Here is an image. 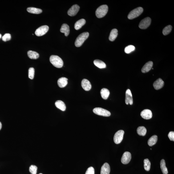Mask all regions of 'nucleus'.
<instances>
[{
    "instance_id": "1",
    "label": "nucleus",
    "mask_w": 174,
    "mask_h": 174,
    "mask_svg": "<svg viewBox=\"0 0 174 174\" xmlns=\"http://www.w3.org/2000/svg\"><path fill=\"white\" fill-rule=\"evenodd\" d=\"M50 61L53 65L58 68H60L63 66V60L58 56L51 55L50 58Z\"/></svg>"
},
{
    "instance_id": "2",
    "label": "nucleus",
    "mask_w": 174,
    "mask_h": 174,
    "mask_svg": "<svg viewBox=\"0 0 174 174\" xmlns=\"http://www.w3.org/2000/svg\"><path fill=\"white\" fill-rule=\"evenodd\" d=\"M108 6L107 5H102L100 6L95 12L97 17L98 18H101L105 16L108 12Z\"/></svg>"
},
{
    "instance_id": "3",
    "label": "nucleus",
    "mask_w": 174,
    "mask_h": 174,
    "mask_svg": "<svg viewBox=\"0 0 174 174\" xmlns=\"http://www.w3.org/2000/svg\"><path fill=\"white\" fill-rule=\"evenodd\" d=\"M89 36L88 32H83L80 34L77 37L75 42V46L77 47H80L82 46L85 41L87 39Z\"/></svg>"
},
{
    "instance_id": "4",
    "label": "nucleus",
    "mask_w": 174,
    "mask_h": 174,
    "mask_svg": "<svg viewBox=\"0 0 174 174\" xmlns=\"http://www.w3.org/2000/svg\"><path fill=\"white\" fill-rule=\"evenodd\" d=\"M143 8L141 7L134 9L129 14L128 16V19H133L139 16L143 12Z\"/></svg>"
},
{
    "instance_id": "5",
    "label": "nucleus",
    "mask_w": 174,
    "mask_h": 174,
    "mask_svg": "<svg viewBox=\"0 0 174 174\" xmlns=\"http://www.w3.org/2000/svg\"><path fill=\"white\" fill-rule=\"evenodd\" d=\"M93 112L96 115L103 116H109L111 115V113L109 111L100 107H96L94 108L93 110Z\"/></svg>"
},
{
    "instance_id": "6",
    "label": "nucleus",
    "mask_w": 174,
    "mask_h": 174,
    "mask_svg": "<svg viewBox=\"0 0 174 174\" xmlns=\"http://www.w3.org/2000/svg\"><path fill=\"white\" fill-rule=\"evenodd\" d=\"M124 131L123 130L118 131L115 134L114 137V142L116 144L120 143L123 140Z\"/></svg>"
},
{
    "instance_id": "7",
    "label": "nucleus",
    "mask_w": 174,
    "mask_h": 174,
    "mask_svg": "<svg viewBox=\"0 0 174 174\" xmlns=\"http://www.w3.org/2000/svg\"><path fill=\"white\" fill-rule=\"evenodd\" d=\"M151 19L149 17H147L141 21L139 25L140 29H146L151 24Z\"/></svg>"
},
{
    "instance_id": "8",
    "label": "nucleus",
    "mask_w": 174,
    "mask_h": 174,
    "mask_svg": "<svg viewBox=\"0 0 174 174\" xmlns=\"http://www.w3.org/2000/svg\"><path fill=\"white\" fill-rule=\"evenodd\" d=\"M49 27L46 25H44L37 29L35 32L36 35L38 36H41L44 35L48 31Z\"/></svg>"
},
{
    "instance_id": "9",
    "label": "nucleus",
    "mask_w": 174,
    "mask_h": 174,
    "mask_svg": "<svg viewBox=\"0 0 174 174\" xmlns=\"http://www.w3.org/2000/svg\"><path fill=\"white\" fill-rule=\"evenodd\" d=\"M131 158L130 153L128 152H126L123 154L122 156L121 161L123 164H128L130 161Z\"/></svg>"
},
{
    "instance_id": "10",
    "label": "nucleus",
    "mask_w": 174,
    "mask_h": 174,
    "mask_svg": "<svg viewBox=\"0 0 174 174\" xmlns=\"http://www.w3.org/2000/svg\"><path fill=\"white\" fill-rule=\"evenodd\" d=\"M79 6L78 5H73L68 10L67 12V14L70 16H74L76 15L77 13L79 11Z\"/></svg>"
},
{
    "instance_id": "11",
    "label": "nucleus",
    "mask_w": 174,
    "mask_h": 174,
    "mask_svg": "<svg viewBox=\"0 0 174 174\" xmlns=\"http://www.w3.org/2000/svg\"><path fill=\"white\" fill-rule=\"evenodd\" d=\"M141 115L143 119L148 120L152 118V111L149 109H144L141 113Z\"/></svg>"
},
{
    "instance_id": "12",
    "label": "nucleus",
    "mask_w": 174,
    "mask_h": 174,
    "mask_svg": "<svg viewBox=\"0 0 174 174\" xmlns=\"http://www.w3.org/2000/svg\"><path fill=\"white\" fill-rule=\"evenodd\" d=\"M132 95L131 90L129 89H127L126 92L125 102L126 104L128 105L129 103L130 105L133 104Z\"/></svg>"
},
{
    "instance_id": "13",
    "label": "nucleus",
    "mask_w": 174,
    "mask_h": 174,
    "mask_svg": "<svg viewBox=\"0 0 174 174\" xmlns=\"http://www.w3.org/2000/svg\"><path fill=\"white\" fill-rule=\"evenodd\" d=\"M164 85V82L161 78H159L154 82L153 86L155 90L160 89Z\"/></svg>"
},
{
    "instance_id": "14",
    "label": "nucleus",
    "mask_w": 174,
    "mask_h": 174,
    "mask_svg": "<svg viewBox=\"0 0 174 174\" xmlns=\"http://www.w3.org/2000/svg\"><path fill=\"white\" fill-rule=\"evenodd\" d=\"M81 86L83 89L86 91H88L91 89L92 86L89 81L88 80L84 79L82 80Z\"/></svg>"
},
{
    "instance_id": "15",
    "label": "nucleus",
    "mask_w": 174,
    "mask_h": 174,
    "mask_svg": "<svg viewBox=\"0 0 174 174\" xmlns=\"http://www.w3.org/2000/svg\"><path fill=\"white\" fill-rule=\"evenodd\" d=\"M153 64V62L151 61L146 63L142 69V72L146 73L148 72L152 68Z\"/></svg>"
},
{
    "instance_id": "16",
    "label": "nucleus",
    "mask_w": 174,
    "mask_h": 174,
    "mask_svg": "<svg viewBox=\"0 0 174 174\" xmlns=\"http://www.w3.org/2000/svg\"><path fill=\"white\" fill-rule=\"evenodd\" d=\"M110 172L109 165L107 163H105L101 169V174H109Z\"/></svg>"
},
{
    "instance_id": "17",
    "label": "nucleus",
    "mask_w": 174,
    "mask_h": 174,
    "mask_svg": "<svg viewBox=\"0 0 174 174\" xmlns=\"http://www.w3.org/2000/svg\"><path fill=\"white\" fill-rule=\"evenodd\" d=\"M67 78H64V77L60 78L58 81V86L60 88L65 87L67 84Z\"/></svg>"
},
{
    "instance_id": "18",
    "label": "nucleus",
    "mask_w": 174,
    "mask_h": 174,
    "mask_svg": "<svg viewBox=\"0 0 174 174\" xmlns=\"http://www.w3.org/2000/svg\"><path fill=\"white\" fill-rule=\"evenodd\" d=\"M60 31L61 32L64 33L66 36H67L69 34V27L67 24H64L62 25Z\"/></svg>"
},
{
    "instance_id": "19",
    "label": "nucleus",
    "mask_w": 174,
    "mask_h": 174,
    "mask_svg": "<svg viewBox=\"0 0 174 174\" xmlns=\"http://www.w3.org/2000/svg\"><path fill=\"white\" fill-rule=\"evenodd\" d=\"M55 106L56 107L62 111H65L66 107L65 104L64 102L61 100L57 101L55 102Z\"/></svg>"
},
{
    "instance_id": "20",
    "label": "nucleus",
    "mask_w": 174,
    "mask_h": 174,
    "mask_svg": "<svg viewBox=\"0 0 174 174\" xmlns=\"http://www.w3.org/2000/svg\"><path fill=\"white\" fill-rule=\"evenodd\" d=\"M86 21L84 19H81L77 21L75 23L74 26L75 29L76 30L80 29L86 24Z\"/></svg>"
},
{
    "instance_id": "21",
    "label": "nucleus",
    "mask_w": 174,
    "mask_h": 174,
    "mask_svg": "<svg viewBox=\"0 0 174 174\" xmlns=\"http://www.w3.org/2000/svg\"><path fill=\"white\" fill-rule=\"evenodd\" d=\"M118 36V30L116 29H113L110 32L109 39L111 41L115 40Z\"/></svg>"
},
{
    "instance_id": "22",
    "label": "nucleus",
    "mask_w": 174,
    "mask_h": 174,
    "mask_svg": "<svg viewBox=\"0 0 174 174\" xmlns=\"http://www.w3.org/2000/svg\"><path fill=\"white\" fill-rule=\"evenodd\" d=\"M100 94L102 98L103 99L106 100L108 98L109 95L110 93L109 90L107 88H103L102 89L100 92Z\"/></svg>"
},
{
    "instance_id": "23",
    "label": "nucleus",
    "mask_w": 174,
    "mask_h": 174,
    "mask_svg": "<svg viewBox=\"0 0 174 174\" xmlns=\"http://www.w3.org/2000/svg\"><path fill=\"white\" fill-rule=\"evenodd\" d=\"M94 63L95 66L100 68H104L106 67V64L99 60H95L94 61Z\"/></svg>"
},
{
    "instance_id": "24",
    "label": "nucleus",
    "mask_w": 174,
    "mask_h": 174,
    "mask_svg": "<svg viewBox=\"0 0 174 174\" xmlns=\"http://www.w3.org/2000/svg\"><path fill=\"white\" fill-rule=\"evenodd\" d=\"M28 56L31 59H37L39 57V54L35 51L30 50L27 52Z\"/></svg>"
},
{
    "instance_id": "25",
    "label": "nucleus",
    "mask_w": 174,
    "mask_h": 174,
    "mask_svg": "<svg viewBox=\"0 0 174 174\" xmlns=\"http://www.w3.org/2000/svg\"><path fill=\"white\" fill-rule=\"evenodd\" d=\"M27 10L29 13L34 14H39L42 12V11L40 9L34 7L27 8Z\"/></svg>"
},
{
    "instance_id": "26",
    "label": "nucleus",
    "mask_w": 174,
    "mask_h": 174,
    "mask_svg": "<svg viewBox=\"0 0 174 174\" xmlns=\"http://www.w3.org/2000/svg\"><path fill=\"white\" fill-rule=\"evenodd\" d=\"M161 168L163 174H168V169L166 167L165 161L164 159H162L160 162Z\"/></svg>"
},
{
    "instance_id": "27",
    "label": "nucleus",
    "mask_w": 174,
    "mask_h": 174,
    "mask_svg": "<svg viewBox=\"0 0 174 174\" xmlns=\"http://www.w3.org/2000/svg\"><path fill=\"white\" fill-rule=\"evenodd\" d=\"M158 137L156 135H154L149 139L148 142V145L150 147L154 145L157 141Z\"/></svg>"
},
{
    "instance_id": "28",
    "label": "nucleus",
    "mask_w": 174,
    "mask_h": 174,
    "mask_svg": "<svg viewBox=\"0 0 174 174\" xmlns=\"http://www.w3.org/2000/svg\"><path fill=\"white\" fill-rule=\"evenodd\" d=\"M137 131L138 135L140 136H144L147 133V130L145 127L142 126L138 127Z\"/></svg>"
},
{
    "instance_id": "29",
    "label": "nucleus",
    "mask_w": 174,
    "mask_h": 174,
    "mask_svg": "<svg viewBox=\"0 0 174 174\" xmlns=\"http://www.w3.org/2000/svg\"><path fill=\"white\" fill-rule=\"evenodd\" d=\"M172 29V26L170 25L166 26L163 31V35L166 36L168 35L171 32Z\"/></svg>"
},
{
    "instance_id": "30",
    "label": "nucleus",
    "mask_w": 174,
    "mask_h": 174,
    "mask_svg": "<svg viewBox=\"0 0 174 174\" xmlns=\"http://www.w3.org/2000/svg\"><path fill=\"white\" fill-rule=\"evenodd\" d=\"M144 169L146 171H150L151 167V163L149 160L148 159H144Z\"/></svg>"
},
{
    "instance_id": "31",
    "label": "nucleus",
    "mask_w": 174,
    "mask_h": 174,
    "mask_svg": "<svg viewBox=\"0 0 174 174\" xmlns=\"http://www.w3.org/2000/svg\"><path fill=\"white\" fill-rule=\"evenodd\" d=\"M135 50V46L133 45H129L125 48V52L127 54H129Z\"/></svg>"
},
{
    "instance_id": "32",
    "label": "nucleus",
    "mask_w": 174,
    "mask_h": 174,
    "mask_svg": "<svg viewBox=\"0 0 174 174\" xmlns=\"http://www.w3.org/2000/svg\"><path fill=\"white\" fill-rule=\"evenodd\" d=\"M34 70L33 67L30 68L29 70V77L30 79H33L34 78Z\"/></svg>"
},
{
    "instance_id": "33",
    "label": "nucleus",
    "mask_w": 174,
    "mask_h": 174,
    "mask_svg": "<svg viewBox=\"0 0 174 174\" xmlns=\"http://www.w3.org/2000/svg\"><path fill=\"white\" fill-rule=\"evenodd\" d=\"M38 167L34 165L30 166L29 168V171L31 174H37Z\"/></svg>"
},
{
    "instance_id": "34",
    "label": "nucleus",
    "mask_w": 174,
    "mask_h": 174,
    "mask_svg": "<svg viewBox=\"0 0 174 174\" xmlns=\"http://www.w3.org/2000/svg\"><path fill=\"white\" fill-rule=\"evenodd\" d=\"M11 39V36L9 33H6V34H5L2 37V40L5 42L10 40Z\"/></svg>"
},
{
    "instance_id": "35",
    "label": "nucleus",
    "mask_w": 174,
    "mask_h": 174,
    "mask_svg": "<svg viewBox=\"0 0 174 174\" xmlns=\"http://www.w3.org/2000/svg\"><path fill=\"white\" fill-rule=\"evenodd\" d=\"M85 174H95V170L93 167H89L87 170Z\"/></svg>"
},
{
    "instance_id": "36",
    "label": "nucleus",
    "mask_w": 174,
    "mask_h": 174,
    "mask_svg": "<svg viewBox=\"0 0 174 174\" xmlns=\"http://www.w3.org/2000/svg\"><path fill=\"white\" fill-rule=\"evenodd\" d=\"M168 137L170 140L172 141H174V132L173 131H170L168 135Z\"/></svg>"
},
{
    "instance_id": "37",
    "label": "nucleus",
    "mask_w": 174,
    "mask_h": 174,
    "mask_svg": "<svg viewBox=\"0 0 174 174\" xmlns=\"http://www.w3.org/2000/svg\"><path fill=\"white\" fill-rule=\"evenodd\" d=\"M2 123H1V122H0V130H1V128H2Z\"/></svg>"
},
{
    "instance_id": "38",
    "label": "nucleus",
    "mask_w": 174,
    "mask_h": 174,
    "mask_svg": "<svg viewBox=\"0 0 174 174\" xmlns=\"http://www.w3.org/2000/svg\"><path fill=\"white\" fill-rule=\"evenodd\" d=\"M1 36H2V35H1V34H0V39H1Z\"/></svg>"
},
{
    "instance_id": "39",
    "label": "nucleus",
    "mask_w": 174,
    "mask_h": 174,
    "mask_svg": "<svg viewBox=\"0 0 174 174\" xmlns=\"http://www.w3.org/2000/svg\"><path fill=\"white\" fill-rule=\"evenodd\" d=\"M42 174V173H40V174Z\"/></svg>"
}]
</instances>
